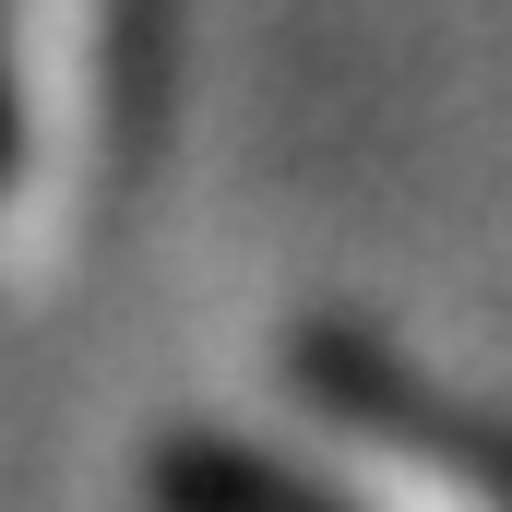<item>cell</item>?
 Here are the masks:
<instances>
[]
</instances>
